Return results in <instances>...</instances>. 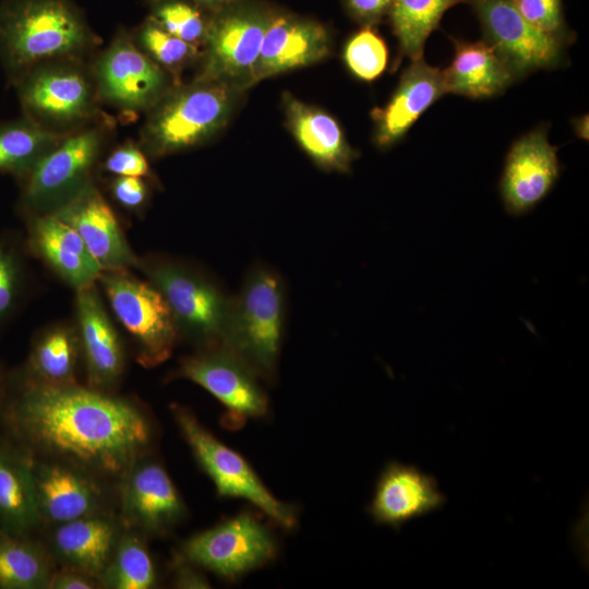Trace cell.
I'll use <instances>...</instances> for the list:
<instances>
[{"instance_id":"6","label":"cell","mask_w":589,"mask_h":589,"mask_svg":"<svg viewBox=\"0 0 589 589\" xmlns=\"http://www.w3.org/2000/svg\"><path fill=\"white\" fill-rule=\"evenodd\" d=\"M166 299L180 338L197 349L223 344L232 297L197 268L173 260L140 265Z\"/></svg>"},{"instance_id":"27","label":"cell","mask_w":589,"mask_h":589,"mask_svg":"<svg viewBox=\"0 0 589 589\" xmlns=\"http://www.w3.org/2000/svg\"><path fill=\"white\" fill-rule=\"evenodd\" d=\"M80 362L82 348L76 326L57 324L35 338L16 382L43 386L77 384Z\"/></svg>"},{"instance_id":"19","label":"cell","mask_w":589,"mask_h":589,"mask_svg":"<svg viewBox=\"0 0 589 589\" xmlns=\"http://www.w3.org/2000/svg\"><path fill=\"white\" fill-rule=\"evenodd\" d=\"M556 147L542 128L521 136L510 147L500 182L506 211L520 215L534 207L560 176Z\"/></svg>"},{"instance_id":"14","label":"cell","mask_w":589,"mask_h":589,"mask_svg":"<svg viewBox=\"0 0 589 589\" xmlns=\"http://www.w3.org/2000/svg\"><path fill=\"white\" fill-rule=\"evenodd\" d=\"M272 15L252 7L226 10L209 22L197 79L218 80L244 91Z\"/></svg>"},{"instance_id":"39","label":"cell","mask_w":589,"mask_h":589,"mask_svg":"<svg viewBox=\"0 0 589 589\" xmlns=\"http://www.w3.org/2000/svg\"><path fill=\"white\" fill-rule=\"evenodd\" d=\"M144 178L117 176L110 190L113 199L129 211L142 209L149 196V191Z\"/></svg>"},{"instance_id":"35","label":"cell","mask_w":589,"mask_h":589,"mask_svg":"<svg viewBox=\"0 0 589 589\" xmlns=\"http://www.w3.org/2000/svg\"><path fill=\"white\" fill-rule=\"evenodd\" d=\"M152 20L169 34L199 48L204 45L209 22L192 4L181 0H157Z\"/></svg>"},{"instance_id":"32","label":"cell","mask_w":589,"mask_h":589,"mask_svg":"<svg viewBox=\"0 0 589 589\" xmlns=\"http://www.w3.org/2000/svg\"><path fill=\"white\" fill-rule=\"evenodd\" d=\"M465 0H392L390 21L399 49L411 61L422 59L429 35L449 8Z\"/></svg>"},{"instance_id":"28","label":"cell","mask_w":589,"mask_h":589,"mask_svg":"<svg viewBox=\"0 0 589 589\" xmlns=\"http://www.w3.org/2000/svg\"><path fill=\"white\" fill-rule=\"evenodd\" d=\"M443 75L447 93L470 98L497 95L515 80L485 41H456L454 59Z\"/></svg>"},{"instance_id":"45","label":"cell","mask_w":589,"mask_h":589,"mask_svg":"<svg viewBox=\"0 0 589 589\" xmlns=\"http://www.w3.org/2000/svg\"><path fill=\"white\" fill-rule=\"evenodd\" d=\"M157 1V0H154ZM194 2L204 3V4H218L226 2L227 0H192Z\"/></svg>"},{"instance_id":"36","label":"cell","mask_w":589,"mask_h":589,"mask_svg":"<svg viewBox=\"0 0 589 589\" xmlns=\"http://www.w3.org/2000/svg\"><path fill=\"white\" fill-rule=\"evenodd\" d=\"M22 265L16 250L0 239V323L15 311L22 291Z\"/></svg>"},{"instance_id":"29","label":"cell","mask_w":589,"mask_h":589,"mask_svg":"<svg viewBox=\"0 0 589 589\" xmlns=\"http://www.w3.org/2000/svg\"><path fill=\"white\" fill-rule=\"evenodd\" d=\"M56 567L39 536L0 529V589H48Z\"/></svg>"},{"instance_id":"21","label":"cell","mask_w":589,"mask_h":589,"mask_svg":"<svg viewBox=\"0 0 589 589\" xmlns=\"http://www.w3.org/2000/svg\"><path fill=\"white\" fill-rule=\"evenodd\" d=\"M123 527L118 514L96 515L44 527L39 538L57 566L77 568L99 580Z\"/></svg>"},{"instance_id":"26","label":"cell","mask_w":589,"mask_h":589,"mask_svg":"<svg viewBox=\"0 0 589 589\" xmlns=\"http://www.w3.org/2000/svg\"><path fill=\"white\" fill-rule=\"evenodd\" d=\"M0 529L19 536L40 530L32 455L5 435L0 438Z\"/></svg>"},{"instance_id":"2","label":"cell","mask_w":589,"mask_h":589,"mask_svg":"<svg viewBox=\"0 0 589 589\" xmlns=\"http://www.w3.org/2000/svg\"><path fill=\"white\" fill-rule=\"evenodd\" d=\"M98 38L70 0H2L0 63L10 84L52 60H82Z\"/></svg>"},{"instance_id":"22","label":"cell","mask_w":589,"mask_h":589,"mask_svg":"<svg viewBox=\"0 0 589 589\" xmlns=\"http://www.w3.org/2000/svg\"><path fill=\"white\" fill-rule=\"evenodd\" d=\"M326 29L292 15H272L249 87L267 77L316 63L329 52Z\"/></svg>"},{"instance_id":"18","label":"cell","mask_w":589,"mask_h":589,"mask_svg":"<svg viewBox=\"0 0 589 589\" xmlns=\"http://www.w3.org/2000/svg\"><path fill=\"white\" fill-rule=\"evenodd\" d=\"M49 214L76 231L103 269L140 267L112 208L92 181Z\"/></svg>"},{"instance_id":"9","label":"cell","mask_w":589,"mask_h":589,"mask_svg":"<svg viewBox=\"0 0 589 589\" xmlns=\"http://www.w3.org/2000/svg\"><path fill=\"white\" fill-rule=\"evenodd\" d=\"M98 280L116 317L134 342L137 362L155 368L167 361L180 336L161 292L128 268L103 269Z\"/></svg>"},{"instance_id":"40","label":"cell","mask_w":589,"mask_h":589,"mask_svg":"<svg viewBox=\"0 0 589 589\" xmlns=\"http://www.w3.org/2000/svg\"><path fill=\"white\" fill-rule=\"evenodd\" d=\"M202 570L201 567L177 552L171 562L172 584L176 588L181 589L211 588V584Z\"/></svg>"},{"instance_id":"41","label":"cell","mask_w":589,"mask_h":589,"mask_svg":"<svg viewBox=\"0 0 589 589\" xmlns=\"http://www.w3.org/2000/svg\"><path fill=\"white\" fill-rule=\"evenodd\" d=\"M98 578L73 567L57 566L48 589H100Z\"/></svg>"},{"instance_id":"5","label":"cell","mask_w":589,"mask_h":589,"mask_svg":"<svg viewBox=\"0 0 589 589\" xmlns=\"http://www.w3.org/2000/svg\"><path fill=\"white\" fill-rule=\"evenodd\" d=\"M110 127L101 118L69 131L21 180L22 208L31 216L49 214L89 183Z\"/></svg>"},{"instance_id":"34","label":"cell","mask_w":589,"mask_h":589,"mask_svg":"<svg viewBox=\"0 0 589 589\" xmlns=\"http://www.w3.org/2000/svg\"><path fill=\"white\" fill-rule=\"evenodd\" d=\"M344 60L354 76L371 82L377 79L387 65V46L376 32L365 26L347 41Z\"/></svg>"},{"instance_id":"16","label":"cell","mask_w":589,"mask_h":589,"mask_svg":"<svg viewBox=\"0 0 589 589\" xmlns=\"http://www.w3.org/2000/svg\"><path fill=\"white\" fill-rule=\"evenodd\" d=\"M477 13L485 37L514 79L561 62L564 41L528 23L510 0H465Z\"/></svg>"},{"instance_id":"3","label":"cell","mask_w":589,"mask_h":589,"mask_svg":"<svg viewBox=\"0 0 589 589\" xmlns=\"http://www.w3.org/2000/svg\"><path fill=\"white\" fill-rule=\"evenodd\" d=\"M241 92L223 81L197 77L172 86L147 111L140 147L158 158L206 143L226 127Z\"/></svg>"},{"instance_id":"10","label":"cell","mask_w":589,"mask_h":589,"mask_svg":"<svg viewBox=\"0 0 589 589\" xmlns=\"http://www.w3.org/2000/svg\"><path fill=\"white\" fill-rule=\"evenodd\" d=\"M32 472L40 529L117 514L118 483L107 478L73 464L34 456Z\"/></svg>"},{"instance_id":"25","label":"cell","mask_w":589,"mask_h":589,"mask_svg":"<svg viewBox=\"0 0 589 589\" xmlns=\"http://www.w3.org/2000/svg\"><path fill=\"white\" fill-rule=\"evenodd\" d=\"M29 243L75 289L96 283L103 271L76 231L51 214L32 215Z\"/></svg>"},{"instance_id":"11","label":"cell","mask_w":589,"mask_h":589,"mask_svg":"<svg viewBox=\"0 0 589 589\" xmlns=\"http://www.w3.org/2000/svg\"><path fill=\"white\" fill-rule=\"evenodd\" d=\"M275 534L251 513H241L184 540L178 553L220 578L236 580L276 557Z\"/></svg>"},{"instance_id":"12","label":"cell","mask_w":589,"mask_h":589,"mask_svg":"<svg viewBox=\"0 0 589 589\" xmlns=\"http://www.w3.org/2000/svg\"><path fill=\"white\" fill-rule=\"evenodd\" d=\"M118 517L148 538L169 536L188 516L187 505L165 466L147 453L118 483Z\"/></svg>"},{"instance_id":"31","label":"cell","mask_w":589,"mask_h":589,"mask_svg":"<svg viewBox=\"0 0 589 589\" xmlns=\"http://www.w3.org/2000/svg\"><path fill=\"white\" fill-rule=\"evenodd\" d=\"M147 538L123 527L112 555L99 576L101 589H152L158 584Z\"/></svg>"},{"instance_id":"8","label":"cell","mask_w":589,"mask_h":589,"mask_svg":"<svg viewBox=\"0 0 589 589\" xmlns=\"http://www.w3.org/2000/svg\"><path fill=\"white\" fill-rule=\"evenodd\" d=\"M170 412L197 465L212 480L219 496L248 501L284 529L296 526L294 508L272 494L239 453L220 442L189 408L171 404Z\"/></svg>"},{"instance_id":"23","label":"cell","mask_w":589,"mask_h":589,"mask_svg":"<svg viewBox=\"0 0 589 589\" xmlns=\"http://www.w3.org/2000/svg\"><path fill=\"white\" fill-rule=\"evenodd\" d=\"M443 71L423 59L412 61L383 108H374V143L387 148L398 142L421 115L446 94Z\"/></svg>"},{"instance_id":"43","label":"cell","mask_w":589,"mask_h":589,"mask_svg":"<svg viewBox=\"0 0 589 589\" xmlns=\"http://www.w3.org/2000/svg\"><path fill=\"white\" fill-rule=\"evenodd\" d=\"M575 132L582 139H588V117H580L573 121Z\"/></svg>"},{"instance_id":"33","label":"cell","mask_w":589,"mask_h":589,"mask_svg":"<svg viewBox=\"0 0 589 589\" xmlns=\"http://www.w3.org/2000/svg\"><path fill=\"white\" fill-rule=\"evenodd\" d=\"M141 50L164 69L178 85L181 72L199 56L200 48L161 28L152 19L147 20L133 37Z\"/></svg>"},{"instance_id":"13","label":"cell","mask_w":589,"mask_h":589,"mask_svg":"<svg viewBox=\"0 0 589 589\" xmlns=\"http://www.w3.org/2000/svg\"><path fill=\"white\" fill-rule=\"evenodd\" d=\"M92 74L99 100L124 112L148 111L175 86L170 75L123 29L98 56Z\"/></svg>"},{"instance_id":"1","label":"cell","mask_w":589,"mask_h":589,"mask_svg":"<svg viewBox=\"0 0 589 589\" xmlns=\"http://www.w3.org/2000/svg\"><path fill=\"white\" fill-rule=\"evenodd\" d=\"M15 383L0 422L4 435L32 456L73 464L119 483L137 458L153 452L156 424L139 402L79 383Z\"/></svg>"},{"instance_id":"17","label":"cell","mask_w":589,"mask_h":589,"mask_svg":"<svg viewBox=\"0 0 589 589\" xmlns=\"http://www.w3.org/2000/svg\"><path fill=\"white\" fill-rule=\"evenodd\" d=\"M76 328L87 386L115 393L124 373L122 341L99 297L96 283L75 289Z\"/></svg>"},{"instance_id":"38","label":"cell","mask_w":589,"mask_h":589,"mask_svg":"<svg viewBox=\"0 0 589 589\" xmlns=\"http://www.w3.org/2000/svg\"><path fill=\"white\" fill-rule=\"evenodd\" d=\"M106 171L119 177L151 176V168L143 149L131 142L116 147L104 161Z\"/></svg>"},{"instance_id":"30","label":"cell","mask_w":589,"mask_h":589,"mask_svg":"<svg viewBox=\"0 0 589 589\" xmlns=\"http://www.w3.org/2000/svg\"><path fill=\"white\" fill-rule=\"evenodd\" d=\"M68 132L49 130L27 116L0 122V172L22 180Z\"/></svg>"},{"instance_id":"44","label":"cell","mask_w":589,"mask_h":589,"mask_svg":"<svg viewBox=\"0 0 589 589\" xmlns=\"http://www.w3.org/2000/svg\"><path fill=\"white\" fill-rule=\"evenodd\" d=\"M5 396H7V393H5V389H4L3 375L0 372V421H1V413H2V408H3Z\"/></svg>"},{"instance_id":"15","label":"cell","mask_w":589,"mask_h":589,"mask_svg":"<svg viewBox=\"0 0 589 589\" xmlns=\"http://www.w3.org/2000/svg\"><path fill=\"white\" fill-rule=\"evenodd\" d=\"M176 375L206 389L226 408L227 416L240 423L267 413L268 399L260 377L224 344L184 357Z\"/></svg>"},{"instance_id":"20","label":"cell","mask_w":589,"mask_h":589,"mask_svg":"<svg viewBox=\"0 0 589 589\" xmlns=\"http://www.w3.org/2000/svg\"><path fill=\"white\" fill-rule=\"evenodd\" d=\"M446 496L434 477L412 465L389 461L382 470L368 513L396 530L444 506Z\"/></svg>"},{"instance_id":"37","label":"cell","mask_w":589,"mask_h":589,"mask_svg":"<svg viewBox=\"0 0 589 589\" xmlns=\"http://www.w3.org/2000/svg\"><path fill=\"white\" fill-rule=\"evenodd\" d=\"M520 15L537 29L566 43L561 0H510Z\"/></svg>"},{"instance_id":"4","label":"cell","mask_w":589,"mask_h":589,"mask_svg":"<svg viewBox=\"0 0 589 589\" xmlns=\"http://www.w3.org/2000/svg\"><path fill=\"white\" fill-rule=\"evenodd\" d=\"M284 323V287L272 268L247 275L231 308L223 344L241 357L261 380L276 375Z\"/></svg>"},{"instance_id":"7","label":"cell","mask_w":589,"mask_h":589,"mask_svg":"<svg viewBox=\"0 0 589 589\" xmlns=\"http://www.w3.org/2000/svg\"><path fill=\"white\" fill-rule=\"evenodd\" d=\"M16 88L24 116L57 132H69L94 119L99 100L96 84L83 60L39 63L21 77Z\"/></svg>"},{"instance_id":"24","label":"cell","mask_w":589,"mask_h":589,"mask_svg":"<svg viewBox=\"0 0 589 589\" xmlns=\"http://www.w3.org/2000/svg\"><path fill=\"white\" fill-rule=\"evenodd\" d=\"M283 104L287 128L305 154L324 170L349 171L358 154L335 118L289 93L284 94Z\"/></svg>"},{"instance_id":"42","label":"cell","mask_w":589,"mask_h":589,"mask_svg":"<svg viewBox=\"0 0 589 589\" xmlns=\"http://www.w3.org/2000/svg\"><path fill=\"white\" fill-rule=\"evenodd\" d=\"M392 0H346L349 12L365 26L378 22L389 11Z\"/></svg>"}]
</instances>
